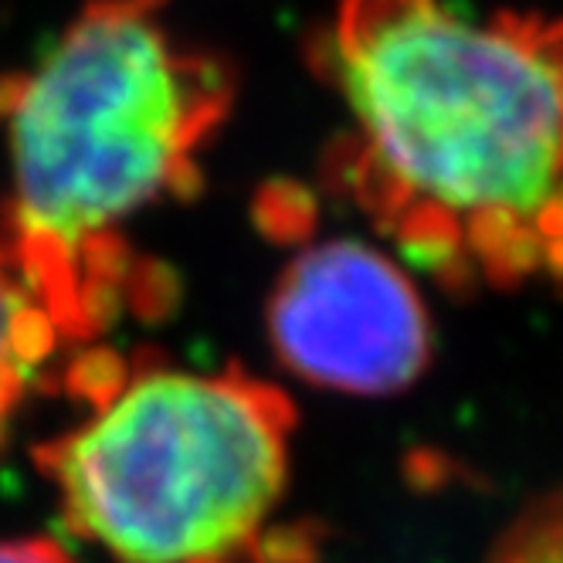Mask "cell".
I'll list each match as a JSON object with an SVG mask.
<instances>
[{
  "label": "cell",
  "instance_id": "obj_1",
  "mask_svg": "<svg viewBox=\"0 0 563 563\" xmlns=\"http://www.w3.org/2000/svg\"><path fill=\"white\" fill-rule=\"evenodd\" d=\"M346 123L327 177L455 292L563 286V18L340 0L316 48Z\"/></svg>",
  "mask_w": 563,
  "mask_h": 563
},
{
  "label": "cell",
  "instance_id": "obj_2",
  "mask_svg": "<svg viewBox=\"0 0 563 563\" xmlns=\"http://www.w3.org/2000/svg\"><path fill=\"white\" fill-rule=\"evenodd\" d=\"M170 0H89L27 68L0 78L11 194L0 241L71 350L170 306L130 228L200 187L234 71L170 21Z\"/></svg>",
  "mask_w": 563,
  "mask_h": 563
},
{
  "label": "cell",
  "instance_id": "obj_3",
  "mask_svg": "<svg viewBox=\"0 0 563 563\" xmlns=\"http://www.w3.org/2000/svg\"><path fill=\"white\" fill-rule=\"evenodd\" d=\"M65 384L89 415L34 449L65 527L115 563L296 560L272 537L292 472L296 408L245 367L194 371L82 350Z\"/></svg>",
  "mask_w": 563,
  "mask_h": 563
},
{
  "label": "cell",
  "instance_id": "obj_4",
  "mask_svg": "<svg viewBox=\"0 0 563 563\" xmlns=\"http://www.w3.org/2000/svg\"><path fill=\"white\" fill-rule=\"evenodd\" d=\"M265 323L278 364L327 390L397 394L431 360V316L411 275L353 238L319 241L282 268Z\"/></svg>",
  "mask_w": 563,
  "mask_h": 563
},
{
  "label": "cell",
  "instance_id": "obj_5",
  "mask_svg": "<svg viewBox=\"0 0 563 563\" xmlns=\"http://www.w3.org/2000/svg\"><path fill=\"white\" fill-rule=\"evenodd\" d=\"M62 353L71 346L55 316L0 241V452L8 449L24 400L45 384Z\"/></svg>",
  "mask_w": 563,
  "mask_h": 563
},
{
  "label": "cell",
  "instance_id": "obj_6",
  "mask_svg": "<svg viewBox=\"0 0 563 563\" xmlns=\"http://www.w3.org/2000/svg\"><path fill=\"white\" fill-rule=\"evenodd\" d=\"M486 563H563V493L522 509L496 540Z\"/></svg>",
  "mask_w": 563,
  "mask_h": 563
},
{
  "label": "cell",
  "instance_id": "obj_7",
  "mask_svg": "<svg viewBox=\"0 0 563 563\" xmlns=\"http://www.w3.org/2000/svg\"><path fill=\"white\" fill-rule=\"evenodd\" d=\"M0 563H75V556L52 537H18L0 540Z\"/></svg>",
  "mask_w": 563,
  "mask_h": 563
}]
</instances>
